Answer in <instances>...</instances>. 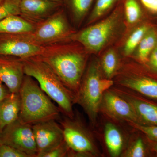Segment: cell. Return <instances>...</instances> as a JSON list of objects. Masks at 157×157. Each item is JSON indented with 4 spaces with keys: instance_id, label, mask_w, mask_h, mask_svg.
<instances>
[{
    "instance_id": "cell-1",
    "label": "cell",
    "mask_w": 157,
    "mask_h": 157,
    "mask_svg": "<svg viewBox=\"0 0 157 157\" xmlns=\"http://www.w3.org/2000/svg\"><path fill=\"white\" fill-rule=\"evenodd\" d=\"M91 56L79 42L70 40L46 45L33 57L48 65L76 98Z\"/></svg>"
},
{
    "instance_id": "cell-2",
    "label": "cell",
    "mask_w": 157,
    "mask_h": 157,
    "mask_svg": "<svg viewBox=\"0 0 157 157\" xmlns=\"http://www.w3.org/2000/svg\"><path fill=\"white\" fill-rule=\"evenodd\" d=\"M126 30L123 0L113 11L97 22L76 32L70 38L83 45L91 55L98 56L107 48L116 46Z\"/></svg>"
},
{
    "instance_id": "cell-3",
    "label": "cell",
    "mask_w": 157,
    "mask_h": 157,
    "mask_svg": "<svg viewBox=\"0 0 157 157\" xmlns=\"http://www.w3.org/2000/svg\"><path fill=\"white\" fill-rule=\"evenodd\" d=\"M19 94L21 108L18 119L21 122L33 125L60 118L61 113L59 107L33 77L25 75Z\"/></svg>"
},
{
    "instance_id": "cell-4",
    "label": "cell",
    "mask_w": 157,
    "mask_h": 157,
    "mask_svg": "<svg viewBox=\"0 0 157 157\" xmlns=\"http://www.w3.org/2000/svg\"><path fill=\"white\" fill-rule=\"evenodd\" d=\"M25 74L34 78L40 88L57 104L63 115L72 118L75 97L57 75L44 62L34 57L21 59Z\"/></svg>"
},
{
    "instance_id": "cell-5",
    "label": "cell",
    "mask_w": 157,
    "mask_h": 157,
    "mask_svg": "<svg viewBox=\"0 0 157 157\" xmlns=\"http://www.w3.org/2000/svg\"><path fill=\"white\" fill-rule=\"evenodd\" d=\"M114 83L113 79L104 77L99 57L91 56L75 98V104L81 106L93 124L97 121L104 93Z\"/></svg>"
},
{
    "instance_id": "cell-6",
    "label": "cell",
    "mask_w": 157,
    "mask_h": 157,
    "mask_svg": "<svg viewBox=\"0 0 157 157\" xmlns=\"http://www.w3.org/2000/svg\"><path fill=\"white\" fill-rule=\"evenodd\" d=\"M76 31L68 21L63 9L60 8L46 19L36 24L33 32L18 34L29 42L45 46L70 41Z\"/></svg>"
},
{
    "instance_id": "cell-7",
    "label": "cell",
    "mask_w": 157,
    "mask_h": 157,
    "mask_svg": "<svg viewBox=\"0 0 157 157\" xmlns=\"http://www.w3.org/2000/svg\"><path fill=\"white\" fill-rule=\"evenodd\" d=\"M58 121L69 148L68 157L98 156L99 152L91 134L75 115L72 118L64 116Z\"/></svg>"
},
{
    "instance_id": "cell-8",
    "label": "cell",
    "mask_w": 157,
    "mask_h": 157,
    "mask_svg": "<svg viewBox=\"0 0 157 157\" xmlns=\"http://www.w3.org/2000/svg\"><path fill=\"white\" fill-rule=\"evenodd\" d=\"M143 68L131 58L123 59L113 81L121 87L157 100V80L144 73Z\"/></svg>"
},
{
    "instance_id": "cell-9",
    "label": "cell",
    "mask_w": 157,
    "mask_h": 157,
    "mask_svg": "<svg viewBox=\"0 0 157 157\" xmlns=\"http://www.w3.org/2000/svg\"><path fill=\"white\" fill-rule=\"evenodd\" d=\"M0 142L25 153L29 157H37L38 150L32 125L19 120L0 132Z\"/></svg>"
},
{
    "instance_id": "cell-10",
    "label": "cell",
    "mask_w": 157,
    "mask_h": 157,
    "mask_svg": "<svg viewBox=\"0 0 157 157\" xmlns=\"http://www.w3.org/2000/svg\"><path fill=\"white\" fill-rule=\"evenodd\" d=\"M100 111L113 119L141 124L131 104L113 90L109 89L104 93Z\"/></svg>"
},
{
    "instance_id": "cell-11",
    "label": "cell",
    "mask_w": 157,
    "mask_h": 157,
    "mask_svg": "<svg viewBox=\"0 0 157 157\" xmlns=\"http://www.w3.org/2000/svg\"><path fill=\"white\" fill-rule=\"evenodd\" d=\"M38 150L37 157L57 146L64 140L63 133L57 121L51 120L32 125Z\"/></svg>"
},
{
    "instance_id": "cell-12",
    "label": "cell",
    "mask_w": 157,
    "mask_h": 157,
    "mask_svg": "<svg viewBox=\"0 0 157 157\" xmlns=\"http://www.w3.org/2000/svg\"><path fill=\"white\" fill-rule=\"evenodd\" d=\"M44 47L29 42L19 34H0L1 56L29 58L39 55Z\"/></svg>"
},
{
    "instance_id": "cell-13",
    "label": "cell",
    "mask_w": 157,
    "mask_h": 157,
    "mask_svg": "<svg viewBox=\"0 0 157 157\" xmlns=\"http://www.w3.org/2000/svg\"><path fill=\"white\" fill-rule=\"evenodd\" d=\"M51 0H21L20 16L36 25L50 16L63 6Z\"/></svg>"
},
{
    "instance_id": "cell-14",
    "label": "cell",
    "mask_w": 157,
    "mask_h": 157,
    "mask_svg": "<svg viewBox=\"0 0 157 157\" xmlns=\"http://www.w3.org/2000/svg\"><path fill=\"white\" fill-rule=\"evenodd\" d=\"M128 101L135 109L141 124L157 125V105L144 100L133 93L131 90L123 87L113 90Z\"/></svg>"
},
{
    "instance_id": "cell-15",
    "label": "cell",
    "mask_w": 157,
    "mask_h": 157,
    "mask_svg": "<svg viewBox=\"0 0 157 157\" xmlns=\"http://www.w3.org/2000/svg\"><path fill=\"white\" fill-rule=\"evenodd\" d=\"M25 76L23 63L20 59L0 56V81L10 93H19Z\"/></svg>"
},
{
    "instance_id": "cell-16",
    "label": "cell",
    "mask_w": 157,
    "mask_h": 157,
    "mask_svg": "<svg viewBox=\"0 0 157 157\" xmlns=\"http://www.w3.org/2000/svg\"><path fill=\"white\" fill-rule=\"evenodd\" d=\"M153 18L144 21L131 29L125 34L117 47L122 59L131 58L144 35L155 25Z\"/></svg>"
},
{
    "instance_id": "cell-17",
    "label": "cell",
    "mask_w": 157,
    "mask_h": 157,
    "mask_svg": "<svg viewBox=\"0 0 157 157\" xmlns=\"http://www.w3.org/2000/svg\"><path fill=\"white\" fill-rule=\"evenodd\" d=\"M20 108L19 93H10L0 102V132L18 119Z\"/></svg>"
},
{
    "instance_id": "cell-18",
    "label": "cell",
    "mask_w": 157,
    "mask_h": 157,
    "mask_svg": "<svg viewBox=\"0 0 157 157\" xmlns=\"http://www.w3.org/2000/svg\"><path fill=\"white\" fill-rule=\"evenodd\" d=\"M123 3L126 27L125 34L135 26L153 17L144 9L140 0H123Z\"/></svg>"
},
{
    "instance_id": "cell-19",
    "label": "cell",
    "mask_w": 157,
    "mask_h": 157,
    "mask_svg": "<svg viewBox=\"0 0 157 157\" xmlns=\"http://www.w3.org/2000/svg\"><path fill=\"white\" fill-rule=\"evenodd\" d=\"M157 45V27L150 29L141 40L131 58L140 64L146 66L149 57Z\"/></svg>"
},
{
    "instance_id": "cell-20",
    "label": "cell",
    "mask_w": 157,
    "mask_h": 157,
    "mask_svg": "<svg viewBox=\"0 0 157 157\" xmlns=\"http://www.w3.org/2000/svg\"><path fill=\"white\" fill-rule=\"evenodd\" d=\"M98 57L104 77L113 79L120 67L122 60L117 47L115 45L107 48Z\"/></svg>"
},
{
    "instance_id": "cell-21",
    "label": "cell",
    "mask_w": 157,
    "mask_h": 157,
    "mask_svg": "<svg viewBox=\"0 0 157 157\" xmlns=\"http://www.w3.org/2000/svg\"><path fill=\"white\" fill-rule=\"evenodd\" d=\"M95 0H63L70 12L74 25L79 28L86 20L92 8Z\"/></svg>"
},
{
    "instance_id": "cell-22",
    "label": "cell",
    "mask_w": 157,
    "mask_h": 157,
    "mask_svg": "<svg viewBox=\"0 0 157 157\" xmlns=\"http://www.w3.org/2000/svg\"><path fill=\"white\" fill-rule=\"evenodd\" d=\"M35 25L20 15H12L0 21V34H18L33 32Z\"/></svg>"
},
{
    "instance_id": "cell-23",
    "label": "cell",
    "mask_w": 157,
    "mask_h": 157,
    "mask_svg": "<svg viewBox=\"0 0 157 157\" xmlns=\"http://www.w3.org/2000/svg\"><path fill=\"white\" fill-rule=\"evenodd\" d=\"M104 135L105 144L111 156H120L123 149L124 141L119 129L112 123H107L104 127Z\"/></svg>"
},
{
    "instance_id": "cell-24",
    "label": "cell",
    "mask_w": 157,
    "mask_h": 157,
    "mask_svg": "<svg viewBox=\"0 0 157 157\" xmlns=\"http://www.w3.org/2000/svg\"><path fill=\"white\" fill-rule=\"evenodd\" d=\"M121 0H95L85 26L90 25L110 14Z\"/></svg>"
},
{
    "instance_id": "cell-25",
    "label": "cell",
    "mask_w": 157,
    "mask_h": 157,
    "mask_svg": "<svg viewBox=\"0 0 157 157\" xmlns=\"http://www.w3.org/2000/svg\"><path fill=\"white\" fill-rule=\"evenodd\" d=\"M21 0H5L0 4V21L12 15H20Z\"/></svg>"
},
{
    "instance_id": "cell-26",
    "label": "cell",
    "mask_w": 157,
    "mask_h": 157,
    "mask_svg": "<svg viewBox=\"0 0 157 157\" xmlns=\"http://www.w3.org/2000/svg\"><path fill=\"white\" fill-rule=\"evenodd\" d=\"M123 155L126 157H145L146 149L143 140L139 137L133 141Z\"/></svg>"
},
{
    "instance_id": "cell-27",
    "label": "cell",
    "mask_w": 157,
    "mask_h": 157,
    "mask_svg": "<svg viewBox=\"0 0 157 157\" xmlns=\"http://www.w3.org/2000/svg\"><path fill=\"white\" fill-rule=\"evenodd\" d=\"M128 123L132 128L144 134L150 140L157 142V125H148L133 122Z\"/></svg>"
},
{
    "instance_id": "cell-28",
    "label": "cell",
    "mask_w": 157,
    "mask_h": 157,
    "mask_svg": "<svg viewBox=\"0 0 157 157\" xmlns=\"http://www.w3.org/2000/svg\"><path fill=\"white\" fill-rule=\"evenodd\" d=\"M69 148L64 140L57 146L42 154L39 157H68Z\"/></svg>"
},
{
    "instance_id": "cell-29",
    "label": "cell",
    "mask_w": 157,
    "mask_h": 157,
    "mask_svg": "<svg viewBox=\"0 0 157 157\" xmlns=\"http://www.w3.org/2000/svg\"><path fill=\"white\" fill-rule=\"evenodd\" d=\"M0 157H29L25 153L14 148V147L1 144L0 145Z\"/></svg>"
},
{
    "instance_id": "cell-30",
    "label": "cell",
    "mask_w": 157,
    "mask_h": 157,
    "mask_svg": "<svg viewBox=\"0 0 157 157\" xmlns=\"http://www.w3.org/2000/svg\"><path fill=\"white\" fill-rule=\"evenodd\" d=\"M140 1L148 14L152 16L157 15V0H140Z\"/></svg>"
},
{
    "instance_id": "cell-31",
    "label": "cell",
    "mask_w": 157,
    "mask_h": 157,
    "mask_svg": "<svg viewBox=\"0 0 157 157\" xmlns=\"http://www.w3.org/2000/svg\"><path fill=\"white\" fill-rule=\"evenodd\" d=\"M145 67H148L150 70L157 73V45L149 57L148 62Z\"/></svg>"
},
{
    "instance_id": "cell-32",
    "label": "cell",
    "mask_w": 157,
    "mask_h": 157,
    "mask_svg": "<svg viewBox=\"0 0 157 157\" xmlns=\"http://www.w3.org/2000/svg\"><path fill=\"white\" fill-rule=\"evenodd\" d=\"M10 93L7 86L0 81V102L9 96Z\"/></svg>"
},
{
    "instance_id": "cell-33",
    "label": "cell",
    "mask_w": 157,
    "mask_h": 157,
    "mask_svg": "<svg viewBox=\"0 0 157 157\" xmlns=\"http://www.w3.org/2000/svg\"><path fill=\"white\" fill-rule=\"evenodd\" d=\"M151 142L150 144L151 145L152 149L157 154V142L152 141V140H151Z\"/></svg>"
},
{
    "instance_id": "cell-34",
    "label": "cell",
    "mask_w": 157,
    "mask_h": 157,
    "mask_svg": "<svg viewBox=\"0 0 157 157\" xmlns=\"http://www.w3.org/2000/svg\"><path fill=\"white\" fill-rule=\"evenodd\" d=\"M51 1H55V2H59L63 3V0H51Z\"/></svg>"
},
{
    "instance_id": "cell-35",
    "label": "cell",
    "mask_w": 157,
    "mask_h": 157,
    "mask_svg": "<svg viewBox=\"0 0 157 157\" xmlns=\"http://www.w3.org/2000/svg\"><path fill=\"white\" fill-rule=\"evenodd\" d=\"M5 1V0H0V4L1 3H2V2H3L4 1Z\"/></svg>"
},
{
    "instance_id": "cell-36",
    "label": "cell",
    "mask_w": 157,
    "mask_h": 157,
    "mask_svg": "<svg viewBox=\"0 0 157 157\" xmlns=\"http://www.w3.org/2000/svg\"><path fill=\"white\" fill-rule=\"evenodd\" d=\"M1 144H1V142H0V145H1Z\"/></svg>"
}]
</instances>
